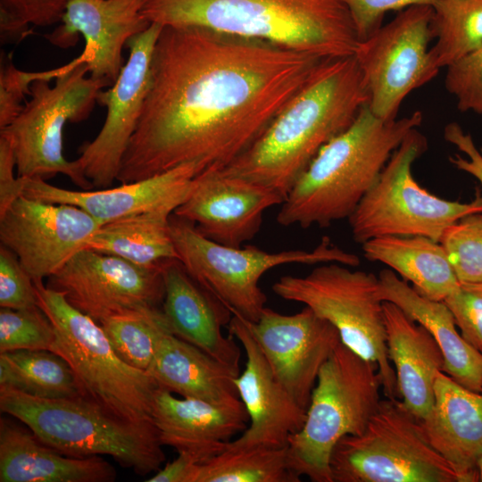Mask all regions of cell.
I'll return each mask as SVG.
<instances>
[{
  "label": "cell",
  "instance_id": "18",
  "mask_svg": "<svg viewBox=\"0 0 482 482\" xmlns=\"http://www.w3.org/2000/svg\"><path fill=\"white\" fill-rule=\"evenodd\" d=\"M283 201L267 187L209 170L195 176L173 214L193 222L208 239L239 247L259 232L264 212Z\"/></svg>",
  "mask_w": 482,
  "mask_h": 482
},
{
  "label": "cell",
  "instance_id": "40",
  "mask_svg": "<svg viewBox=\"0 0 482 482\" xmlns=\"http://www.w3.org/2000/svg\"><path fill=\"white\" fill-rule=\"evenodd\" d=\"M444 302L462 338L482 354V282L460 283Z\"/></svg>",
  "mask_w": 482,
  "mask_h": 482
},
{
  "label": "cell",
  "instance_id": "22",
  "mask_svg": "<svg viewBox=\"0 0 482 482\" xmlns=\"http://www.w3.org/2000/svg\"><path fill=\"white\" fill-rule=\"evenodd\" d=\"M162 276L161 309L170 333L240 370V348L233 336L222 332L233 316L230 310L197 282L179 259L163 263Z\"/></svg>",
  "mask_w": 482,
  "mask_h": 482
},
{
  "label": "cell",
  "instance_id": "8",
  "mask_svg": "<svg viewBox=\"0 0 482 482\" xmlns=\"http://www.w3.org/2000/svg\"><path fill=\"white\" fill-rule=\"evenodd\" d=\"M170 229L178 259L189 274L232 312L255 322L267 297L259 286L271 269L286 264L360 263L357 255L333 245L328 237L312 250L266 252L254 245L228 246L203 236L195 224L171 214Z\"/></svg>",
  "mask_w": 482,
  "mask_h": 482
},
{
  "label": "cell",
  "instance_id": "42",
  "mask_svg": "<svg viewBox=\"0 0 482 482\" xmlns=\"http://www.w3.org/2000/svg\"><path fill=\"white\" fill-rule=\"evenodd\" d=\"M348 9L360 40L382 26L383 17L390 11H402L415 5L432 6L436 0H341Z\"/></svg>",
  "mask_w": 482,
  "mask_h": 482
},
{
  "label": "cell",
  "instance_id": "3",
  "mask_svg": "<svg viewBox=\"0 0 482 482\" xmlns=\"http://www.w3.org/2000/svg\"><path fill=\"white\" fill-rule=\"evenodd\" d=\"M422 120L420 111L386 120L363 105L350 127L321 148L295 183L280 204L277 222L327 228L348 219L394 151Z\"/></svg>",
  "mask_w": 482,
  "mask_h": 482
},
{
  "label": "cell",
  "instance_id": "16",
  "mask_svg": "<svg viewBox=\"0 0 482 482\" xmlns=\"http://www.w3.org/2000/svg\"><path fill=\"white\" fill-rule=\"evenodd\" d=\"M100 226L78 206L21 195L0 215V241L33 280H43L84 249Z\"/></svg>",
  "mask_w": 482,
  "mask_h": 482
},
{
  "label": "cell",
  "instance_id": "32",
  "mask_svg": "<svg viewBox=\"0 0 482 482\" xmlns=\"http://www.w3.org/2000/svg\"><path fill=\"white\" fill-rule=\"evenodd\" d=\"M289 468L287 447L225 446L195 466L191 482H299Z\"/></svg>",
  "mask_w": 482,
  "mask_h": 482
},
{
  "label": "cell",
  "instance_id": "7",
  "mask_svg": "<svg viewBox=\"0 0 482 482\" xmlns=\"http://www.w3.org/2000/svg\"><path fill=\"white\" fill-rule=\"evenodd\" d=\"M37 306L52 322L50 351L62 356L75 376L80 396L129 421L152 420L156 382L124 362L102 327L66 299L63 293L34 280ZM153 421V420H152Z\"/></svg>",
  "mask_w": 482,
  "mask_h": 482
},
{
  "label": "cell",
  "instance_id": "34",
  "mask_svg": "<svg viewBox=\"0 0 482 482\" xmlns=\"http://www.w3.org/2000/svg\"><path fill=\"white\" fill-rule=\"evenodd\" d=\"M98 324L116 354L136 369H148L163 337L170 333L162 309L109 317Z\"/></svg>",
  "mask_w": 482,
  "mask_h": 482
},
{
  "label": "cell",
  "instance_id": "2",
  "mask_svg": "<svg viewBox=\"0 0 482 482\" xmlns=\"http://www.w3.org/2000/svg\"><path fill=\"white\" fill-rule=\"evenodd\" d=\"M369 98L353 55L324 59L261 137L220 170L285 199L321 148L350 127Z\"/></svg>",
  "mask_w": 482,
  "mask_h": 482
},
{
  "label": "cell",
  "instance_id": "15",
  "mask_svg": "<svg viewBox=\"0 0 482 482\" xmlns=\"http://www.w3.org/2000/svg\"><path fill=\"white\" fill-rule=\"evenodd\" d=\"M162 27L152 22L129 39V58L118 79L97 95L96 103L107 109L106 118L97 136L80 148L76 159L97 189L111 187L117 179L149 89L153 52Z\"/></svg>",
  "mask_w": 482,
  "mask_h": 482
},
{
  "label": "cell",
  "instance_id": "28",
  "mask_svg": "<svg viewBox=\"0 0 482 482\" xmlns=\"http://www.w3.org/2000/svg\"><path fill=\"white\" fill-rule=\"evenodd\" d=\"M146 372L158 387L181 397L215 403L240 401L235 383L240 370L171 333L160 342Z\"/></svg>",
  "mask_w": 482,
  "mask_h": 482
},
{
  "label": "cell",
  "instance_id": "14",
  "mask_svg": "<svg viewBox=\"0 0 482 482\" xmlns=\"http://www.w3.org/2000/svg\"><path fill=\"white\" fill-rule=\"evenodd\" d=\"M162 265L143 267L82 249L48 278L46 286L63 293L72 306L98 323L109 317L160 308L164 296Z\"/></svg>",
  "mask_w": 482,
  "mask_h": 482
},
{
  "label": "cell",
  "instance_id": "9",
  "mask_svg": "<svg viewBox=\"0 0 482 482\" xmlns=\"http://www.w3.org/2000/svg\"><path fill=\"white\" fill-rule=\"evenodd\" d=\"M87 57L81 53L73 64L55 78L38 79L30 86V99L11 124L0 129L10 141L18 176L45 180L62 174L81 190L94 188L77 160L68 161L63 154L66 123L85 120L91 114L97 95L107 81L87 77Z\"/></svg>",
  "mask_w": 482,
  "mask_h": 482
},
{
  "label": "cell",
  "instance_id": "11",
  "mask_svg": "<svg viewBox=\"0 0 482 482\" xmlns=\"http://www.w3.org/2000/svg\"><path fill=\"white\" fill-rule=\"evenodd\" d=\"M329 466L333 482H458L399 398L381 399L362 433L336 444Z\"/></svg>",
  "mask_w": 482,
  "mask_h": 482
},
{
  "label": "cell",
  "instance_id": "21",
  "mask_svg": "<svg viewBox=\"0 0 482 482\" xmlns=\"http://www.w3.org/2000/svg\"><path fill=\"white\" fill-rule=\"evenodd\" d=\"M200 167L187 163L161 174L115 187L69 190L40 178L28 179L23 195L53 204L78 206L101 225L136 214L168 209L174 211L187 198Z\"/></svg>",
  "mask_w": 482,
  "mask_h": 482
},
{
  "label": "cell",
  "instance_id": "24",
  "mask_svg": "<svg viewBox=\"0 0 482 482\" xmlns=\"http://www.w3.org/2000/svg\"><path fill=\"white\" fill-rule=\"evenodd\" d=\"M432 410L420 421L423 430L458 482H477L482 456V393L461 386L443 371L436 374Z\"/></svg>",
  "mask_w": 482,
  "mask_h": 482
},
{
  "label": "cell",
  "instance_id": "10",
  "mask_svg": "<svg viewBox=\"0 0 482 482\" xmlns=\"http://www.w3.org/2000/svg\"><path fill=\"white\" fill-rule=\"evenodd\" d=\"M378 289V276L337 262L323 263L305 276H282L272 286L280 298L303 303L328 320L345 345L376 363L383 394L397 399L400 395L388 358L383 302Z\"/></svg>",
  "mask_w": 482,
  "mask_h": 482
},
{
  "label": "cell",
  "instance_id": "45",
  "mask_svg": "<svg viewBox=\"0 0 482 482\" xmlns=\"http://www.w3.org/2000/svg\"><path fill=\"white\" fill-rule=\"evenodd\" d=\"M200 461L193 454L179 452L178 457L160 468L147 482H191L194 470Z\"/></svg>",
  "mask_w": 482,
  "mask_h": 482
},
{
  "label": "cell",
  "instance_id": "25",
  "mask_svg": "<svg viewBox=\"0 0 482 482\" xmlns=\"http://www.w3.org/2000/svg\"><path fill=\"white\" fill-rule=\"evenodd\" d=\"M386 342L402 403L419 420L431 411L444 355L432 335L400 307L383 302Z\"/></svg>",
  "mask_w": 482,
  "mask_h": 482
},
{
  "label": "cell",
  "instance_id": "31",
  "mask_svg": "<svg viewBox=\"0 0 482 482\" xmlns=\"http://www.w3.org/2000/svg\"><path fill=\"white\" fill-rule=\"evenodd\" d=\"M0 387L39 398L81 397L71 368L50 350L0 353Z\"/></svg>",
  "mask_w": 482,
  "mask_h": 482
},
{
  "label": "cell",
  "instance_id": "12",
  "mask_svg": "<svg viewBox=\"0 0 482 482\" xmlns=\"http://www.w3.org/2000/svg\"><path fill=\"white\" fill-rule=\"evenodd\" d=\"M427 148L426 137L414 129L394 151L348 218L355 242L363 244L384 236H423L439 242L450 225L482 212L479 190L472 201L460 203L436 196L419 185L411 167Z\"/></svg>",
  "mask_w": 482,
  "mask_h": 482
},
{
  "label": "cell",
  "instance_id": "5",
  "mask_svg": "<svg viewBox=\"0 0 482 482\" xmlns=\"http://www.w3.org/2000/svg\"><path fill=\"white\" fill-rule=\"evenodd\" d=\"M0 410L23 422L43 444L70 457L109 455L141 476L156 472L165 461L152 420H125L82 397L39 398L0 387Z\"/></svg>",
  "mask_w": 482,
  "mask_h": 482
},
{
  "label": "cell",
  "instance_id": "44",
  "mask_svg": "<svg viewBox=\"0 0 482 482\" xmlns=\"http://www.w3.org/2000/svg\"><path fill=\"white\" fill-rule=\"evenodd\" d=\"M14 167L12 146L7 137L0 135V215L24 194L27 178L15 177Z\"/></svg>",
  "mask_w": 482,
  "mask_h": 482
},
{
  "label": "cell",
  "instance_id": "38",
  "mask_svg": "<svg viewBox=\"0 0 482 482\" xmlns=\"http://www.w3.org/2000/svg\"><path fill=\"white\" fill-rule=\"evenodd\" d=\"M445 68V86L458 109L482 115V45Z\"/></svg>",
  "mask_w": 482,
  "mask_h": 482
},
{
  "label": "cell",
  "instance_id": "4",
  "mask_svg": "<svg viewBox=\"0 0 482 482\" xmlns=\"http://www.w3.org/2000/svg\"><path fill=\"white\" fill-rule=\"evenodd\" d=\"M162 26H200L324 59L353 55L359 37L341 0H146Z\"/></svg>",
  "mask_w": 482,
  "mask_h": 482
},
{
  "label": "cell",
  "instance_id": "27",
  "mask_svg": "<svg viewBox=\"0 0 482 482\" xmlns=\"http://www.w3.org/2000/svg\"><path fill=\"white\" fill-rule=\"evenodd\" d=\"M378 278V298L396 304L436 339L444 355L443 372L461 386L482 393V354L458 332L445 302L421 295L391 269L382 270Z\"/></svg>",
  "mask_w": 482,
  "mask_h": 482
},
{
  "label": "cell",
  "instance_id": "23",
  "mask_svg": "<svg viewBox=\"0 0 482 482\" xmlns=\"http://www.w3.org/2000/svg\"><path fill=\"white\" fill-rule=\"evenodd\" d=\"M152 420L162 444L177 453L195 456L200 463L225 449L243 433L249 416L242 401L215 403L195 398H178L158 387L154 395Z\"/></svg>",
  "mask_w": 482,
  "mask_h": 482
},
{
  "label": "cell",
  "instance_id": "30",
  "mask_svg": "<svg viewBox=\"0 0 482 482\" xmlns=\"http://www.w3.org/2000/svg\"><path fill=\"white\" fill-rule=\"evenodd\" d=\"M173 213L150 211L103 224L84 249L120 257L143 267H158L178 259L170 229Z\"/></svg>",
  "mask_w": 482,
  "mask_h": 482
},
{
  "label": "cell",
  "instance_id": "41",
  "mask_svg": "<svg viewBox=\"0 0 482 482\" xmlns=\"http://www.w3.org/2000/svg\"><path fill=\"white\" fill-rule=\"evenodd\" d=\"M0 306L28 309L37 306L33 278L18 257L7 247L0 246Z\"/></svg>",
  "mask_w": 482,
  "mask_h": 482
},
{
  "label": "cell",
  "instance_id": "35",
  "mask_svg": "<svg viewBox=\"0 0 482 482\" xmlns=\"http://www.w3.org/2000/svg\"><path fill=\"white\" fill-rule=\"evenodd\" d=\"M439 242L460 283L482 282V212L450 225Z\"/></svg>",
  "mask_w": 482,
  "mask_h": 482
},
{
  "label": "cell",
  "instance_id": "17",
  "mask_svg": "<svg viewBox=\"0 0 482 482\" xmlns=\"http://www.w3.org/2000/svg\"><path fill=\"white\" fill-rule=\"evenodd\" d=\"M245 322L276 378L307 411L319 372L341 342L337 329L307 306L289 315L265 307Z\"/></svg>",
  "mask_w": 482,
  "mask_h": 482
},
{
  "label": "cell",
  "instance_id": "46",
  "mask_svg": "<svg viewBox=\"0 0 482 482\" xmlns=\"http://www.w3.org/2000/svg\"><path fill=\"white\" fill-rule=\"evenodd\" d=\"M478 481L482 482V456L478 464Z\"/></svg>",
  "mask_w": 482,
  "mask_h": 482
},
{
  "label": "cell",
  "instance_id": "39",
  "mask_svg": "<svg viewBox=\"0 0 482 482\" xmlns=\"http://www.w3.org/2000/svg\"><path fill=\"white\" fill-rule=\"evenodd\" d=\"M73 64L69 63L49 71L27 72L18 70L8 58L0 70V129H4L18 116L22 100L30 93L31 84L38 79H53Z\"/></svg>",
  "mask_w": 482,
  "mask_h": 482
},
{
  "label": "cell",
  "instance_id": "6",
  "mask_svg": "<svg viewBox=\"0 0 482 482\" xmlns=\"http://www.w3.org/2000/svg\"><path fill=\"white\" fill-rule=\"evenodd\" d=\"M382 390L376 363L340 342L322 365L303 428L287 446L290 470L312 482H333L330 455L344 436L363 432Z\"/></svg>",
  "mask_w": 482,
  "mask_h": 482
},
{
  "label": "cell",
  "instance_id": "36",
  "mask_svg": "<svg viewBox=\"0 0 482 482\" xmlns=\"http://www.w3.org/2000/svg\"><path fill=\"white\" fill-rule=\"evenodd\" d=\"M54 326L38 307L0 309V353L15 350H50Z\"/></svg>",
  "mask_w": 482,
  "mask_h": 482
},
{
  "label": "cell",
  "instance_id": "20",
  "mask_svg": "<svg viewBox=\"0 0 482 482\" xmlns=\"http://www.w3.org/2000/svg\"><path fill=\"white\" fill-rule=\"evenodd\" d=\"M145 1L69 0L61 25L45 37L65 49L75 46L82 35L90 77L112 86L124 66L123 47L151 24L141 12Z\"/></svg>",
  "mask_w": 482,
  "mask_h": 482
},
{
  "label": "cell",
  "instance_id": "26",
  "mask_svg": "<svg viewBox=\"0 0 482 482\" xmlns=\"http://www.w3.org/2000/svg\"><path fill=\"white\" fill-rule=\"evenodd\" d=\"M115 478L114 467L99 455H64L32 432L1 419V482H111Z\"/></svg>",
  "mask_w": 482,
  "mask_h": 482
},
{
  "label": "cell",
  "instance_id": "33",
  "mask_svg": "<svg viewBox=\"0 0 482 482\" xmlns=\"http://www.w3.org/2000/svg\"><path fill=\"white\" fill-rule=\"evenodd\" d=\"M432 7L429 49L440 70L482 45V0H436Z\"/></svg>",
  "mask_w": 482,
  "mask_h": 482
},
{
  "label": "cell",
  "instance_id": "1",
  "mask_svg": "<svg viewBox=\"0 0 482 482\" xmlns=\"http://www.w3.org/2000/svg\"><path fill=\"white\" fill-rule=\"evenodd\" d=\"M324 58L200 26H163L124 154L120 184L195 162L222 170L244 154Z\"/></svg>",
  "mask_w": 482,
  "mask_h": 482
},
{
  "label": "cell",
  "instance_id": "13",
  "mask_svg": "<svg viewBox=\"0 0 482 482\" xmlns=\"http://www.w3.org/2000/svg\"><path fill=\"white\" fill-rule=\"evenodd\" d=\"M431 19L430 5L411 6L359 40L353 56L377 117L396 119L406 96L437 75L429 54Z\"/></svg>",
  "mask_w": 482,
  "mask_h": 482
},
{
  "label": "cell",
  "instance_id": "37",
  "mask_svg": "<svg viewBox=\"0 0 482 482\" xmlns=\"http://www.w3.org/2000/svg\"><path fill=\"white\" fill-rule=\"evenodd\" d=\"M69 0H0L2 40L17 41L28 26L46 27L61 21Z\"/></svg>",
  "mask_w": 482,
  "mask_h": 482
},
{
  "label": "cell",
  "instance_id": "19",
  "mask_svg": "<svg viewBox=\"0 0 482 482\" xmlns=\"http://www.w3.org/2000/svg\"><path fill=\"white\" fill-rule=\"evenodd\" d=\"M228 326L229 334L240 342L246 355L245 370L235 383L248 413L249 424L227 446L287 447L290 436L303 428L306 410L276 378L245 320L233 315Z\"/></svg>",
  "mask_w": 482,
  "mask_h": 482
},
{
  "label": "cell",
  "instance_id": "29",
  "mask_svg": "<svg viewBox=\"0 0 482 482\" xmlns=\"http://www.w3.org/2000/svg\"><path fill=\"white\" fill-rule=\"evenodd\" d=\"M364 257L386 264L421 295L444 301L460 285L440 244L423 236H384L362 244Z\"/></svg>",
  "mask_w": 482,
  "mask_h": 482
},
{
  "label": "cell",
  "instance_id": "43",
  "mask_svg": "<svg viewBox=\"0 0 482 482\" xmlns=\"http://www.w3.org/2000/svg\"><path fill=\"white\" fill-rule=\"evenodd\" d=\"M444 137L465 154V157L460 154L450 156L449 162L457 170L473 176L482 186V148H478L471 135L456 122L445 126Z\"/></svg>",
  "mask_w": 482,
  "mask_h": 482
}]
</instances>
